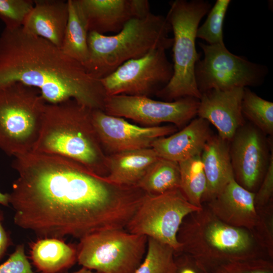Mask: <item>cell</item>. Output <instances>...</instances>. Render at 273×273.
Wrapping results in <instances>:
<instances>
[{
  "label": "cell",
  "instance_id": "3",
  "mask_svg": "<svg viewBox=\"0 0 273 273\" xmlns=\"http://www.w3.org/2000/svg\"><path fill=\"white\" fill-rule=\"evenodd\" d=\"M92 110L73 99L47 103L41 130L32 151L69 159L106 176L107 156L93 124Z\"/></svg>",
  "mask_w": 273,
  "mask_h": 273
},
{
  "label": "cell",
  "instance_id": "16",
  "mask_svg": "<svg viewBox=\"0 0 273 273\" xmlns=\"http://www.w3.org/2000/svg\"><path fill=\"white\" fill-rule=\"evenodd\" d=\"M244 88L211 89L202 93L199 100L198 117L211 123L218 135L229 142L244 125L241 110Z\"/></svg>",
  "mask_w": 273,
  "mask_h": 273
},
{
  "label": "cell",
  "instance_id": "33",
  "mask_svg": "<svg viewBox=\"0 0 273 273\" xmlns=\"http://www.w3.org/2000/svg\"><path fill=\"white\" fill-rule=\"evenodd\" d=\"M273 151L261 184L255 193L254 203L256 209L261 208L272 201L273 195Z\"/></svg>",
  "mask_w": 273,
  "mask_h": 273
},
{
  "label": "cell",
  "instance_id": "6",
  "mask_svg": "<svg viewBox=\"0 0 273 273\" xmlns=\"http://www.w3.org/2000/svg\"><path fill=\"white\" fill-rule=\"evenodd\" d=\"M166 18L173 33L172 77L156 95L166 101L185 97L199 99L195 67L200 55L197 51L196 39L199 24L210 11L211 5L204 0H175L169 3Z\"/></svg>",
  "mask_w": 273,
  "mask_h": 273
},
{
  "label": "cell",
  "instance_id": "26",
  "mask_svg": "<svg viewBox=\"0 0 273 273\" xmlns=\"http://www.w3.org/2000/svg\"><path fill=\"white\" fill-rule=\"evenodd\" d=\"M243 117L263 134L273 133V103L264 100L248 87L244 88L241 105Z\"/></svg>",
  "mask_w": 273,
  "mask_h": 273
},
{
  "label": "cell",
  "instance_id": "8",
  "mask_svg": "<svg viewBox=\"0 0 273 273\" xmlns=\"http://www.w3.org/2000/svg\"><path fill=\"white\" fill-rule=\"evenodd\" d=\"M148 237L125 229L103 231L79 240L77 261L99 273H134L146 253Z\"/></svg>",
  "mask_w": 273,
  "mask_h": 273
},
{
  "label": "cell",
  "instance_id": "18",
  "mask_svg": "<svg viewBox=\"0 0 273 273\" xmlns=\"http://www.w3.org/2000/svg\"><path fill=\"white\" fill-rule=\"evenodd\" d=\"M209 123L195 118L179 131L156 139L151 148L159 157L178 163L200 154L211 136Z\"/></svg>",
  "mask_w": 273,
  "mask_h": 273
},
{
  "label": "cell",
  "instance_id": "15",
  "mask_svg": "<svg viewBox=\"0 0 273 273\" xmlns=\"http://www.w3.org/2000/svg\"><path fill=\"white\" fill-rule=\"evenodd\" d=\"M89 32L117 33L133 18L151 12L147 0H77Z\"/></svg>",
  "mask_w": 273,
  "mask_h": 273
},
{
  "label": "cell",
  "instance_id": "14",
  "mask_svg": "<svg viewBox=\"0 0 273 273\" xmlns=\"http://www.w3.org/2000/svg\"><path fill=\"white\" fill-rule=\"evenodd\" d=\"M231 142L234 178L242 187L254 192L263 179L269 160L263 133L255 126L244 125Z\"/></svg>",
  "mask_w": 273,
  "mask_h": 273
},
{
  "label": "cell",
  "instance_id": "4",
  "mask_svg": "<svg viewBox=\"0 0 273 273\" xmlns=\"http://www.w3.org/2000/svg\"><path fill=\"white\" fill-rule=\"evenodd\" d=\"M177 239L181 253L203 273L228 262L263 257V249L250 231L223 222L203 206L184 219Z\"/></svg>",
  "mask_w": 273,
  "mask_h": 273
},
{
  "label": "cell",
  "instance_id": "5",
  "mask_svg": "<svg viewBox=\"0 0 273 273\" xmlns=\"http://www.w3.org/2000/svg\"><path fill=\"white\" fill-rule=\"evenodd\" d=\"M171 31L166 17L151 12L145 17L131 19L115 34L89 32L88 57L83 66L91 76L103 78L128 61L155 49L172 47Z\"/></svg>",
  "mask_w": 273,
  "mask_h": 273
},
{
  "label": "cell",
  "instance_id": "21",
  "mask_svg": "<svg viewBox=\"0 0 273 273\" xmlns=\"http://www.w3.org/2000/svg\"><path fill=\"white\" fill-rule=\"evenodd\" d=\"M152 148L118 152L107 156V182L118 186L136 187L159 158Z\"/></svg>",
  "mask_w": 273,
  "mask_h": 273
},
{
  "label": "cell",
  "instance_id": "29",
  "mask_svg": "<svg viewBox=\"0 0 273 273\" xmlns=\"http://www.w3.org/2000/svg\"><path fill=\"white\" fill-rule=\"evenodd\" d=\"M33 5L34 0H0V20L6 28L22 27Z\"/></svg>",
  "mask_w": 273,
  "mask_h": 273
},
{
  "label": "cell",
  "instance_id": "30",
  "mask_svg": "<svg viewBox=\"0 0 273 273\" xmlns=\"http://www.w3.org/2000/svg\"><path fill=\"white\" fill-rule=\"evenodd\" d=\"M258 220L251 232L260 247L273 258V209L272 201L266 205L256 209Z\"/></svg>",
  "mask_w": 273,
  "mask_h": 273
},
{
  "label": "cell",
  "instance_id": "32",
  "mask_svg": "<svg viewBox=\"0 0 273 273\" xmlns=\"http://www.w3.org/2000/svg\"><path fill=\"white\" fill-rule=\"evenodd\" d=\"M0 273H35L25 255L23 244L17 246L8 259L0 264Z\"/></svg>",
  "mask_w": 273,
  "mask_h": 273
},
{
  "label": "cell",
  "instance_id": "36",
  "mask_svg": "<svg viewBox=\"0 0 273 273\" xmlns=\"http://www.w3.org/2000/svg\"><path fill=\"white\" fill-rule=\"evenodd\" d=\"M0 205L4 206H9L8 193L4 194L0 191Z\"/></svg>",
  "mask_w": 273,
  "mask_h": 273
},
{
  "label": "cell",
  "instance_id": "37",
  "mask_svg": "<svg viewBox=\"0 0 273 273\" xmlns=\"http://www.w3.org/2000/svg\"><path fill=\"white\" fill-rule=\"evenodd\" d=\"M71 273H99L98 272L93 271L92 270L82 267L80 269Z\"/></svg>",
  "mask_w": 273,
  "mask_h": 273
},
{
  "label": "cell",
  "instance_id": "35",
  "mask_svg": "<svg viewBox=\"0 0 273 273\" xmlns=\"http://www.w3.org/2000/svg\"><path fill=\"white\" fill-rule=\"evenodd\" d=\"M3 213L0 210V260L3 257L12 243L10 235L3 225Z\"/></svg>",
  "mask_w": 273,
  "mask_h": 273
},
{
  "label": "cell",
  "instance_id": "22",
  "mask_svg": "<svg viewBox=\"0 0 273 273\" xmlns=\"http://www.w3.org/2000/svg\"><path fill=\"white\" fill-rule=\"evenodd\" d=\"M33 264L42 273H59L77 261V249L63 239L41 238L30 245Z\"/></svg>",
  "mask_w": 273,
  "mask_h": 273
},
{
  "label": "cell",
  "instance_id": "1",
  "mask_svg": "<svg viewBox=\"0 0 273 273\" xmlns=\"http://www.w3.org/2000/svg\"><path fill=\"white\" fill-rule=\"evenodd\" d=\"M12 166L18 174L9 194L14 222L40 238L125 229L145 196L58 155L31 151L15 156Z\"/></svg>",
  "mask_w": 273,
  "mask_h": 273
},
{
  "label": "cell",
  "instance_id": "23",
  "mask_svg": "<svg viewBox=\"0 0 273 273\" xmlns=\"http://www.w3.org/2000/svg\"><path fill=\"white\" fill-rule=\"evenodd\" d=\"M68 19L61 50L83 66L88 57V29L77 0H68Z\"/></svg>",
  "mask_w": 273,
  "mask_h": 273
},
{
  "label": "cell",
  "instance_id": "27",
  "mask_svg": "<svg viewBox=\"0 0 273 273\" xmlns=\"http://www.w3.org/2000/svg\"><path fill=\"white\" fill-rule=\"evenodd\" d=\"M174 256L170 246L148 238L144 259L134 273H175Z\"/></svg>",
  "mask_w": 273,
  "mask_h": 273
},
{
  "label": "cell",
  "instance_id": "25",
  "mask_svg": "<svg viewBox=\"0 0 273 273\" xmlns=\"http://www.w3.org/2000/svg\"><path fill=\"white\" fill-rule=\"evenodd\" d=\"M200 154L178 162L180 190L192 204L202 208V199L206 188V179Z\"/></svg>",
  "mask_w": 273,
  "mask_h": 273
},
{
  "label": "cell",
  "instance_id": "19",
  "mask_svg": "<svg viewBox=\"0 0 273 273\" xmlns=\"http://www.w3.org/2000/svg\"><path fill=\"white\" fill-rule=\"evenodd\" d=\"M68 19L67 1L34 0L33 7L22 28L61 48Z\"/></svg>",
  "mask_w": 273,
  "mask_h": 273
},
{
  "label": "cell",
  "instance_id": "10",
  "mask_svg": "<svg viewBox=\"0 0 273 273\" xmlns=\"http://www.w3.org/2000/svg\"><path fill=\"white\" fill-rule=\"evenodd\" d=\"M204 57L195 65L196 84L202 94L213 89L258 86L268 73L266 66L230 52L224 44L199 43Z\"/></svg>",
  "mask_w": 273,
  "mask_h": 273
},
{
  "label": "cell",
  "instance_id": "17",
  "mask_svg": "<svg viewBox=\"0 0 273 273\" xmlns=\"http://www.w3.org/2000/svg\"><path fill=\"white\" fill-rule=\"evenodd\" d=\"M255 193L242 187L233 177L213 199L206 203V207L223 222L251 232L258 220Z\"/></svg>",
  "mask_w": 273,
  "mask_h": 273
},
{
  "label": "cell",
  "instance_id": "12",
  "mask_svg": "<svg viewBox=\"0 0 273 273\" xmlns=\"http://www.w3.org/2000/svg\"><path fill=\"white\" fill-rule=\"evenodd\" d=\"M199 104V99L190 97L169 102L146 96L120 95L107 96L103 111L108 115L130 119L147 126L169 122L181 127L197 115Z\"/></svg>",
  "mask_w": 273,
  "mask_h": 273
},
{
  "label": "cell",
  "instance_id": "20",
  "mask_svg": "<svg viewBox=\"0 0 273 273\" xmlns=\"http://www.w3.org/2000/svg\"><path fill=\"white\" fill-rule=\"evenodd\" d=\"M201 160L206 179L202 202L213 199L234 177L229 142L218 135H211L202 151Z\"/></svg>",
  "mask_w": 273,
  "mask_h": 273
},
{
  "label": "cell",
  "instance_id": "11",
  "mask_svg": "<svg viewBox=\"0 0 273 273\" xmlns=\"http://www.w3.org/2000/svg\"><path fill=\"white\" fill-rule=\"evenodd\" d=\"M164 49L154 50L140 58L128 61L100 79L106 96L148 97L157 94L171 80L173 64Z\"/></svg>",
  "mask_w": 273,
  "mask_h": 273
},
{
  "label": "cell",
  "instance_id": "31",
  "mask_svg": "<svg viewBox=\"0 0 273 273\" xmlns=\"http://www.w3.org/2000/svg\"><path fill=\"white\" fill-rule=\"evenodd\" d=\"M210 273H273V263L263 257L233 261L220 265Z\"/></svg>",
  "mask_w": 273,
  "mask_h": 273
},
{
  "label": "cell",
  "instance_id": "13",
  "mask_svg": "<svg viewBox=\"0 0 273 273\" xmlns=\"http://www.w3.org/2000/svg\"><path fill=\"white\" fill-rule=\"evenodd\" d=\"M92 120L102 149L112 154L151 148L156 139L175 133L174 125L140 126L121 117L93 109Z\"/></svg>",
  "mask_w": 273,
  "mask_h": 273
},
{
  "label": "cell",
  "instance_id": "2",
  "mask_svg": "<svg viewBox=\"0 0 273 273\" xmlns=\"http://www.w3.org/2000/svg\"><path fill=\"white\" fill-rule=\"evenodd\" d=\"M19 82L36 88L48 104L73 99L103 110L106 95L100 79L61 48L22 27L0 34V87Z\"/></svg>",
  "mask_w": 273,
  "mask_h": 273
},
{
  "label": "cell",
  "instance_id": "34",
  "mask_svg": "<svg viewBox=\"0 0 273 273\" xmlns=\"http://www.w3.org/2000/svg\"><path fill=\"white\" fill-rule=\"evenodd\" d=\"M176 254L180 256L177 258L174 256L175 273H198V270H200L189 256L183 253Z\"/></svg>",
  "mask_w": 273,
  "mask_h": 273
},
{
  "label": "cell",
  "instance_id": "9",
  "mask_svg": "<svg viewBox=\"0 0 273 273\" xmlns=\"http://www.w3.org/2000/svg\"><path fill=\"white\" fill-rule=\"evenodd\" d=\"M202 207L190 203L180 189L158 196L146 194L125 229L165 244L178 254L182 250L177 239L181 224L187 216Z\"/></svg>",
  "mask_w": 273,
  "mask_h": 273
},
{
  "label": "cell",
  "instance_id": "28",
  "mask_svg": "<svg viewBox=\"0 0 273 273\" xmlns=\"http://www.w3.org/2000/svg\"><path fill=\"white\" fill-rule=\"evenodd\" d=\"M230 0H217L210 10L207 19L202 26L199 27L196 38H201L208 44H224L223 25L225 15Z\"/></svg>",
  "mask_w": 273,
  "mask_h": 273
},
{
  "label": "cell",
  "instance_id": "7",
  "mask_svg": "<svg viewBox=\"0 0 273 273\" xmlns=\"http://www.w3.org/2000/svg\"><path fill=\"white\" fill-rule=\"evenodd\" d=\"M47 102L38 89L16 82L0 87V150L14 157L32 151Z\"/></svg>",
  "mask_w": 273,
  "mask_h": 273
},
{
  "label": "cell",
  "instance_id": "24",
  "mask_svg": "<svg viewBox=\"0 0 273 273\" xmlns=\"http://www.w3.org/2000/svg\"><path fill=\"white\" fill-rule=\"evenodd\" d=\"M146 194L158 196L180 189L178 163L159 157L136 186Z\"/></svg>",
  "mask_w": 273,
  "mask_h": 273
}]
</instances>
